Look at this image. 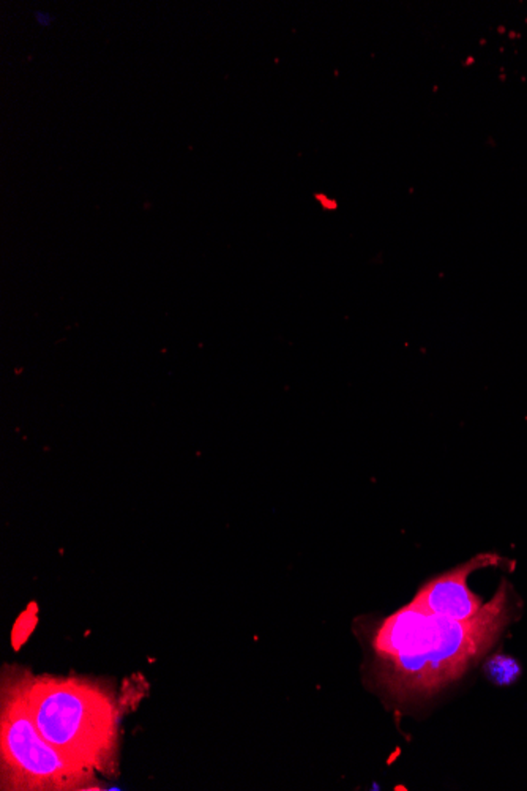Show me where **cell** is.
Instances as JSON below:
<instances>
[{"label":"cell","instance_id":"obj_1","mask_svg":"<svg viewBox=\"0 0 527 791\" xmlns=\"http://www.w3.org/2000/svg\"><path fill=\"white\" fill-rule=\"evenodd\" d=\"M512 618L507 582L466 621L436 615L414 602L397 610L372 636L381 684L399 702L431 695L485 654Z\"/></svg>","mask_w":527,"mask_h":791},{"label":"cell","instance_id":"obj_2","mask_svg":"<svg viewBox=\"0 0 527 791\" xmlns=\"http://www.w3.org/2000/svg\"><path fill=\"white\" fill-rule=\"evenodd\" d=\"M29 710L43 737L76 764L114 770L119 711L108 690L81 677L24 675Z\"/></svg>","mask_w":527,"mask_h":791},{"label":"cell","instance_id":"obj_3","mask_svg":"<svg viewBox=\"0 0 527 791\" xmlns=\"http://www.w3.org/2000/svg\"><path fill=\"white\" fill-rule=\"evenodd\" d=\"M0 757L4 790H84L96 774L70 762L43 737L29 710L22 673L5 677L2 684Z\"/></svg>","mask_w":527,"mask_h":791},{"label":"cell","instance_id":"obj_4","mask_svg":"<svg viewBox=\"0 0 527 791\" xmlns=\"http://www.w3.org/2000/svg\"><path fill=\"white\" fill-rule=\"evenodd\" d=\"M507 562L508 560L496 553L473 556V560L426 582L414 597L413 602L436 615L448 616L458 621L471 619L481 613L485 603L467 586L469 575L481 568L504 566Z\"/></svg>","mask_w":527,"mask_h":791},{"label":"cell","instance_id":"obj_5","mask_svg":"<svg viewBox=\"0 0 527 791\" xmlns=\"http://www.w3.org/2000/svg\"><path fill=\"white\" fill-rule=\"evenodd\" d=\"M485 675L491 683L500 687H508L521 677V665L514 657L506 654H494L485 663Z\"/></svg>","mask_w":527,"mask_h":791},{"label":"cell","instance_id":"obj_6","mask_svg":"<svg viewBox=\"0 0 527 791\" xmlns=\"http://www.w3.org/2000/svg\"><path fill=\"white\" fill-rule=\"evenodd\" d=\"M35 22L40 26V28L46 29L54 22V16L51 13H47V12H35Z\"/></svg>","mask_w":527,"mask_h":791}]
</instances>
